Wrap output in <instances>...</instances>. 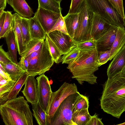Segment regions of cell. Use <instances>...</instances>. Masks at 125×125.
Instances as JSON below:
<instances>
[{"label":"cell","instance_id":"cell-47","mask_svg":"<svg viewBox=\"0 0 125 125\" xmlns=\"http://www.w3.org/2000/svg\"><path fill=\"white\" fill-rule=\"evenodd\" d=\"M121 73L125 75V65L123 68Z\"/></svg>","mask_w":125,"mask_h":125},{"label":"cell","instance_id":"cell-26","mask_svg":"<svg viewBox=\"0 0 125 125\" xmlns=\"http://www.w3.org/2000/svg\"><path fill=\"white\" fill-rule=\"evenodd\" d=\"M21 30L23 44L25 49L31 40L30 30L29 18L21 16Z\"/></svg>","mask_w":125,"mask_h":125},{"label":"cell","instance_id":"cell-45","mask_svg":"<svg viewBox=\"0 0 125 125\" xmlns=\"http://www.w3.org/2000/svg\"><path fill=\"white\" fill-rule=\"evenodd\" d=\"M0 75L7 80H12L8 74L0 69Z\"/></svg>","mask_w":125,"mask_h":125},{"label":"cell","instance_id":"cell-2","mask_svg":"<svg viewBox=\"0 0 125 125\" xmlns=\"http://www.w3.org/2000/svg\"><path fill=\"white\" fill-rule=\"evenodd\" d=\"M97 51L96 48L81 51L76 58L68 64L67 68L72 73V78L80 84L84 82L94 84L97 83V77L94 73L98 69Z\"/></svg>","mask_w":125,"mask_h":125},{"label":"cell","instance_id":"cell-3","mask_svg":"<svg viewBox=\"0 0 125 125\" xmlns=\"http://www.w3.org/2000/svg\"><path fill=\"white\" fill-rule=\"evenodd\" d=\"M23 96L8 100L0 104V113L5 125H33L32 113Z\"/></svg>","mask_w":125,"mask_h":125},{"label":"cell","instance_id":"cell-14","mask_svg":"<svg viewBox=\"0 0 125 125\" xmlns=\"http://www.w3.org/2000/svg\"><path fill=\"white\" fill-rule=\"evenodd\" d=\"M35 76L28 75L22 91L28 102L32 104L38 101L37 81Z\"/></svg>","mask_w":125,"mask_h":125},{"label":"cell","instance_id":"cell-49","mask_svg":"<svg viewBox=\"0 0 125 125\" xmlns=\"http://www.w3.org/2000/svg\"><path fill=\"white\" fill-rule=\"evenodd\" d=\"M57 1L60 3L62 0H56Z\"/></svg>","mask_w":125,"mask_h":125},{"label":"cell","instance_id":"cell-32","mask_svg":"<svg viewBox=\"0 0 125 125\" xmlns=\"http://www.w3.org/2000/svg\"><path fill=\"white\" fill-rule=\"evenodd\" d=\"M89 102L88 98L81 94L74 102L73 106V113L82 110L88 109Z\"/></svg>","mask_w":125,"mask_h":125},{"label":"cell","instance_id":"cell-11","mask_svg":"<svg viewBox=\"0 0 125 125\" xmlns=\"http://www.w3.org/2000/svg\"><path fill=\"white\" fill-rule=\"evenodd\" d=\"M58 47L62 55L67 52L75 43L69 35L56 30L47 34Z\"/></svg>","mask_w":125,"mask_h":125},{"label":"cell","instance_id":"cell-28","mask_svg":"<svg viewBox=\"0 0 125 125\" xmlns=\"http://www.w3.org/2000/svg\"><path fill=\"white\" fill-rule=\"evenodd\" d=\"M14 25V18L13 14L10 11H7L5 22L0 32V38L5 37L13 28Z\"/></svg>","mask_w":125,"mask_h":125},{"label":"cell","instance_id":"cell-13","mask_svg":"<svg viewBox=\"0 0 125 125\" xmlns=\"http://www.w3.org/2000/svg\"><path fill=\"white\" fill-rule=\"evenodd\" d=\"M125 65V45L113 58L107 70L108 78L121 73Z\"/></svg>","mask_w":125,"mask_h":125},{"label":"cell","instance_id":"cell-41","mask_svg":"<svg viewBox=\"0 0 125 125\" xmlns=\"http://www.w3.org/2000/svg\"><path fill=\"white\" fill-rule=\"evenodd\" d=\"M29 62L27 57H21L19 62L20 67L25 72H27L29 65Z\"/></svg>","mask_w":125,"mask_h":125},{"label":"cell","instance_id":"cell-46","mask_svg":"<svg viewBox=\"0 0 125 125\" xmlns=\"http://www.w3.org/2000/svg\"><path fill=\"white\" fill-rule=\"evenodd\" d=\"M9 80H7L0 75V86L6 83Z\"/></svg>","mask_w":125,"mask_h":125},{"label":"cell","instance_id":"cell-5","mask_svg":"<svg viewBox=\"0 0 125 125\" xmlns=\"http://www.w3.org/2000/svg\"><path fill=\"white\" fill-rule=\"evenodd\" d=\"M81 94H71L62 102L53 115L47 119V125H75L72 121L73 105Z\"/></svg>","mask_w":125,"mask_h":125},{"label":"cell","instance_id":"cell-48","mask_svg":"<svg viewBox=\"0 0 125 125\" xmlns=\"http://www.w3.org/2000/svg\"><path fill=\"white\" fill-rule=\"evenodd\" d=\"M7 2L8 4L10 5L11 3V0H7Z\"/></svg>","mask_w":125,"mask_h":125},{"label":"cell","instance_id":"cell-50","mask_svg":"<svg viewBox=\"0 0 125 125\" xmlns=\"http://www.w3.org/2000/svg\"><path fill=\"white\" fill-rule=\"evenodd\" d=\"M118 125H125V122L124 123H122V124H118Z\"/></svg>","mask_w":125,"mask_h":125},{"label":"cell","instance_id":"cell-1","mask_svg":"<svg viewBox=\"0 0 125 125\" xmlns=\"http://www.w3.org/2000/svg\"><path fill=\"white\" fill-rule=\"evenodd\" d=\"M105 112L119 118L125 111V75L120 73L108 78L103 85L100 99Z\"/></svg>","mask_w":125,"mask_h":125},{"label":"cell","instance_id":"cell-38","mask_svg":"<svg viewBox=\"0 0 125 125\" xmlns=\"http://www.w3.org/2000/svg\"><path fill=\"white\" fill-rule=\"evenodd\" d=\"M16 81L9 80L3 85L0 86V98L8 93L12 88Z\"/></svg>","mask_w":125,"mask_h":125},{"label":"cell","instance_id":"cell-16","mask_svg":"<svg viewBox=\"0 0 125 125\" xmlns=\"http://www.w3.org/2000/svg\"><path fill=\"white\" fill-rule=\"evenodd\" d=\"M10 5L21 16L30 18L34 13L25 0H11Z\"/></svg>","mask_w":125,"mask_h":125},{"label":"cell","instance_id":"cell-9","mask_svg":"<svg viewBox=\"0 0 125 125\" xmlns=\"http://www.w3.org/2000/svg\"><path fill=\"white\" fill-rule=\"evenodd\" d=\"M62 14L38 7L34 17L41 25L46 34L50 32Z\"/></svg>","mask_w":125,"mask_h":125},{"label":"cell","instance_id":"cell-31","mask_svg":"<svg viewBox=\"0 0 125 125\" xmlns=\"http://www.w3.org/2000/svg\"><path fill=\"white\" fill-rule=\"evenodd\" d=\"M80 51L75 43L70 50L62 57V63H70L76 58Z\"/></svg>","mask_w":125,"mask_h":125},{"label":"cell","instance_id":"cell-42","mask_svg":"<svg viewBox=\"0 0 125 125\" xmlns=\"http://www.w3.org/2000/svg\"><path fill=\"white\" fill-rule=\"evenodd\" d=\"M6 11H4L3 12L0 16V32L3 26L5 19Z\"/></svg>","mask_w":125,"mask_h":125},{"label":"cell","instance_id":"cell-17","mask_svg":"<svg viewBox=\"0 0 125 125\" xmlns=\"http://www.w3.org/2000/svg\"><path fill=\"white\" fill-rule=\"evenodd\" d=\"M28 76L27 72H26L19 78L10 91L6 95L0 98V104L8 100L17 97L22 86L24 85Z\"/></svg>","mask_w":125,"mask_h":125},{"label":"cell","instance_id":"cell-43","mask_svg":"<svg viewBox=\"0 0 125 125\" xmlns=\"http://www.w3.org/2000/svg\"><path fill=\"white\" fill-rule=\"evenodd\" d=\"M42 46V45L38 50L32 52L27 57H26L28 58L29 63L31 60L36 57L39 53L41 51Z\"/></svg>","mask_w":125,"mask_h":125},{"label":"cell","instance_id":"cell-29","mask_svg":"<svg viewBox=\"0 0 125 125\" xmlns=\"http://www.w3.org/2000/svg\"><path fill=\"white\" fill-rule=\"evenodd\" d=\"M39 6L45 9L61 14L60 3L56 0H38Z\"/></svg>","mask_w":125,"mask_h":125},{"label":"cell","instance_id":"cell-33","mask_svg":"<svg viewBox=\"0 0 125 125\" xmlns=\"http://www.w3.org/2000/svg\"><path fill=\"white\" fill-rule=\"evenodd\" d=\"M76 43L80 51L93 49L96 47V41L93 38L88 40Z\"/></svg>","mask_w":125,"mask_h":125},{"label":"cell","instance_id":"cell-7","mask_svg":"<svg viewBox=\"0 0 125 125\" xmlns=\"http://www.w3.org/2000/svg\"><path fill=\"white\" fill-rule=\"evenodd\" d=\"M79 13V25L73 38L76 43L85 41L92 38L91 31L94 13L86 0Z\"/></svg>","mask_w":125,"mask_h":125},{"label":"cell","instance_id":"cell-34","mask_svg":"<svg viewBox=\"0 0 125 125\" xmlns=\"http://www.w3.org/2000/svg\"><path fill=\"white\" fill-rule=\"evenodd\" d=\"M108 0L122 18L125 19L123 0Z\"/></svg>","mask_w":125,"mask_h":125},{"label":"cell","instance_id":"cell-8","mask_svg":"<svg viewBox=\"0 0 125 125\" xmlns=\"http://www.w3.org/2000/svg\"><path fill=\"white\" fill-rule=\"evenodd\" d=\"M74 83L64 82L56 91L52 92L50 99L47 118L52 117L62 102L70 95L78 92Z\"/></svg>","mask_w":125,"mask_h":125},{"label":"cell","instance_id":"cell-35","mask_svg":"<svg viewBox=\"0 0 125 125\" xmlns=\"http://www.w3.org/2000/svg\"><path fill=\"white\" fill-rule=\"evenodd\" d=\"M85 0H71L68 13H75L79 12Z\"/></svg>","mask_w":125,"mask_h":125},{"label":"cell","instance_id":"cell-20","mask_svg":"<svg viewBox=\"0 0 125 125\" xmlns=\"http://www.w3.org/2000/svg\"><path fill=\"white\" fill-rule=\"evenodd\" d=\"M63 17L68 33L73 39L79 25V12L75 13H68Z\"/></svg>","mask_w":125,"mask_h":125},{"label":"cell","instance_id":"cell-40","mask_svg":"<svg viewBox=\"0 0 125 125\" xmlns=\"http://www.w3.org/2000/svg\"><path fill=\"white\" fill-rule=\"evenodd\" d=\"M102 121V119L98 117V115L96 113L91 116V117L86 125H103Z\"/></svg>","mask_w":125,"mask_h":125},{"label":"cell","instance_id":"cell-10","mask_svg":"<svg viewBox=\"0 0 125 125\" xmlns=\"http://www.w3.org/2000/svg\"><path fill=\"white\" fill-rule=\"evenodd\" d=\"M38 85V101L47 114L52 91L48 78L44 74L36 78Z\"/></svg>","mask_w":125,"mask_h":125},{"label":"cell","instance_id":"cell-51","mask_svg":"<svg viewBox=\"0 0 125 125\" xmlns=\"http://www.w3.org/2000/svg\"><path fill=\"white\" fill-rule=\"evenodd\" d=\"M124 29H125V27H124Z\"/></svg>","mask_w":125,"mask_h":125},{"label":"cell","instance_id":"cell-21","mask_svg":"<svg viewBox=\"0 0 125 125\" xmlns=\"http://www.w3.org/2000/svg\"><path fill=\"white\" fill-rule=\"evenodd\" d=\"M13 15L14 18L13 29L19 53L20 55L25 49L21 30V16L16 13H14Z\"/></svg>","mask_w":125,"mask_h":125},{"label":"cell","instance_id":"cell-4","mask_svg":"<svg viewBox=\"0 0 125 125\" xmlns=\"http://www.w3.org/2000/svg\"><path fill=\"white\" fill-rule=\"evenodd\" d=\"M94 13L101 17L111 25L125 27V19L108 0H86Z\"/></svg>","mask_w":125,"mask_h":125},{"label":"cell","instance_id":"cell-24","mask_svg":"<svg viewBox=\"0 0 125 125\" xmlns=\"http://www.w3.org/2000/svg\"><path fill=\"white\" fill-rule=\"evenodd\" d=\"M33 115L39 125H47V114L41 106L39 102L31 104Z\"/></svg>","mask_w":125,"mask_h":125},{"label":"cell","instance_id":"cell-36","mask_svg":"<svg viewBox=\"0 0 125 125\" xmlns=\"http://www.w3.org/2000/svg\"><path fill=\"white\" fill-rule=\"evenodd\" d=\"M57 30L66 34L69 35L66 29L63 17L61 15L50 32Z\"/></svg>","mask_w":125,"mask_h":125},{"label":"cell","instance_id":"cell-44","mask_svg":"<svg viewBox=\"0 0 125 125\" xmlns=\"http://www.w3.org/2000/svg\"><path fill=\"white\" fill-rule=\"evenodd\" d=\"M7 2V0H0V16L4 11Z\"/></svg>","mask_w":125,"mask_h":125},{"label":"cell","instance_id":"cell-23","mask_svg":"<svg viewBox=\"0 0 125 125\" xmlns=\"http://www.w3.org/2000/svg\"><path fill=\"white\" fill-rule=\"evenodd\" d=\"M0 64L13 81H17L25 72L20 67L19 65L14 62Z\"/></svg>","mask_w":125,"mask_h":125},{"label":"cell","instance_id":"cell-6","mask_svg":"<svg viewBox=\"0 0 125 125\" xmlns=\"http://www.w3.org/2000/svg\"><path fill=\"white\" fill-rule=\"evenodd\" d=\"M54 62L47 43L44 41L40 52L30 61L27 73L28 75L35 76L44 74L50 69Z\"/></svg>","mask_w":125,"mask_h":125},{"label":"cell","instance_id":"cell-39","mask_svg":"<svg viewBox=\"0 0 125 125\" xmlns=\"http://www.w3.org/2000/svg\"><path fill=\"white\" fill-rule=\"evenodd\" d=\"M2 45H1L0 47V63L5 64L14 62L9 52H5L2 48Z\"/></svg>","mask_w":125,"mask_h":125},{"label":"cell","instance_id":"cell-27","mask_svg":"<svg viewBox=\"0 0 125 125\" xmlns=\"http://www.w3.org/2000/svg\"><path fill=\"white\" fill-rule=\"evenodd\" d=\"M45 40L54 62L58 63L62 62V54L61 52L47 34H46Z\"/></svg>","mask_w":125,"mask_h":125},{"label":"cell","instance_id":"cell-30","mask_svg":"<svg viewBox=\"0 0 125 125\" xmlns=\"http://www.w3.org/2000/svg\"><path fill=\"white\" fill-rule=\"evenodd\" d=\"M44 41V40H31L20 56L22 57H26L32 52L38 50L42 45Z\"/></svg>","mask_w":125,"mask_h":125},{"label":"cell","instance_id":"cell-15","mask_svg":"<svg viewBox=\"0 0 125 125\" xmlns=\"http://www.w3.org/2000/svg\"><path fill=\"white\" fill-rule=\"evenodd\" d=\"M111 25L101 17L94 13L91 28L92 38L96 40L108 30Z\"/></svg>","mask_w":125,"mask_h":125},{"label":"cell","instance_id":"cell-37","mask_svg":"<svg viewBox=\"0 0 125 125\" xmlns=\"http://www.w3.org/2000/svg\"><path fill=\"white\" fill-rule=\"evenodd\" d=\"M111 50L102 52H97L98 59L100 66L109 61L110 57Z\"/></svg>","mask_w":125,"mask_h":125},{"label":"cell","instance_id":"cell-12","mask_svg":"<svg viewBox=\"0 0 125 125\" xmlns=\"http://www.w3.org/2000/svg\"><path fill=\"white\" fill-rule=\"evenodd\" d=\"M118 27L111 25L108 30L96 40L97 52L104 51L111 49L116 35Z\"/></svg>","mask_w":125,"mask_h":125},{"label":"cell","instance_id":"cell-22","mask_svg":"<svg viewBox=\"0 0 125 125\" xmlns=\"http://www.w3.org/2000/svg\"><path fill=\"white\" fill-rule=\"evenodd\" d=\"M8 52L14 62L19 65L17 60V53L18 48L13 28L5 37Z\"/></svg>","mask_w":125,"mask_h":125},{"label":"cell","instance_id":"cell-25","mask_svg":"<svg viewBox=\"0 0 125 125\" xmlns=\"http://www.w3.org/2000/svg\"><path fill=\"white\" fill-rule=\"evenodd\" d=\"M91 117L86 109L73 113L72 120L75 125H86Z\"/></svg>","mask_w":125,"mask_h":125},{"label":"cell","instance_id":"cell-19","mask_svg":"<svg viewBox=\"0 0 125 125\" xmlns=\"http://www.w3.org/2000/svg\"><path fill=\"white\" fill-rule=\"evenodd\" d=\"M31 40H45L46 34L38 21L33 17L29 18Z\"/></svg>","mask_w":125,"mask_h":125},{"label":"cell","instance_id":"cell-18","mask_svg":"<svg viewBox=\"0 0 125 125\" xmlns=\"http://www.w3.org/2000/svg\"><path fill=\"white\" fill-rule=\"evenodd\" d=\"M125 45L124 27H118L116 35L111 50L109 60H111Z\"/></svg>","mask_w":125,"mask_h":125}]
</instances>
